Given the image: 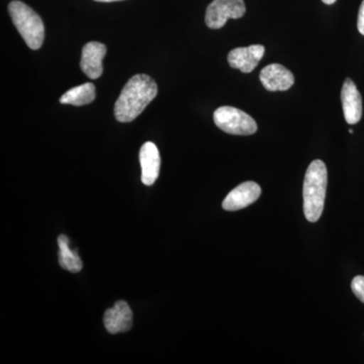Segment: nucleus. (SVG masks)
Instances as JSON below:
<instances>
[{
	"label": "nucleus",
	"instance_id": "nucleus-14",
	"mask_svg": "<svg viewBox=\"0 0 364 364\" xmlns=\"http://www.w3.org/2000/svg\"><path fill=\"white\" fill-rule=\"evenodd\" d=\"M95 86L93 85V83L86 82L66 91L60 98V102L63 105L81 107V105L90 104L95 100Z\"/></svg>",
	"mask_w": 364,
	"mask_h": 364
},
{
	"label": "nucleus",
	"instance_id": "nucleus-11",
	"mask_svg": "<svg viewBox=\"0 0 364 364\" xmlns=\"http://www.w3.org/2000/svg\"><path fill=\"white\" fill-rule=\"evenodd\" d=\"M105 329L111 334L128 332L133 326V312L130 306L124 301H119L105 314Z\"/></svg>",
	"mask_w": 364,
	"mask_h": 364
},
{
	"label": "nucleus",
	"instance_id": "nucleus-7",
	"mask_svg": "<svg viewBox=\"0 0 364 364\" xmlns=\"http://www.w3.org/2000/svg\"><path fill=\"white\" fill-rule=\"evenodd\" d=\"M261 188L256 182H243L233 191H230L223 202V208L229 212L241 210L255 203L259 198Z\"/></svg>",
	"mask_w": 364,
	"mask_h": 364
},
{
	"label": "nucleus",
	"instance_id": "nucleus-15",
	"mask_svg": "<svg viewBox=\"0 0 364 364\" xmlns=\"http://www.w3.org/2000/svg\"><path fill=\"white\" fill-rule=\"evenodd\" d=\"M351 289L354 294L364 304V277L358 275L351 282Z\"/></svg>",
	"mask_w": 364,
	"mask_h": 364
},
{
	"label": "nucleus",
	"instance_id": "nucleus-10",
	"mask_svg": "<svg viewBox=\"0 0 364 364\" xmlns=\"http://www.w3.org/2000/svg\"><path fill=\"white\" fill-rule=\"evenodd\" d=\"M261 83L268 91L289 90L294 83V74L280 64H270L260 72Z\"/></svg>",
	"mask_w": 364,
	"mask_h": 364
},
{
	"label": "nucleus",
	"instance_id": "nucleus-19",
	"mask_svg": "<svg viewBox=\"0 0 364 364\" xmlns=\"http://www.w3.org/2000/svg\"><path fill=\"white\" fill-rule=\"evenodd\" d=\"M349 133L353 134V131H352L351 129H350V130H349Z\"/></svg>",
	"mask_w": 364,
	"mask_h": 364
},
{
	"label": "nucleus",
	"instance_id": "nucleus-17",
	"mask_svg": "<svg viewBox=\"0 0 364 364\" xmlns=\"http://www.w3.org/2000/svg\"><path fill=\"white\" fill-rule=\"evenodd\" d=\"M325 4H333L334 2H336V0H322Z\"/></svg>",
	"mask_w": 364,
	"mask_h": 364
},
{
	"label": "nucleus",
	"instance_id": "nucleus-12",
	"mask_svg": "<svg viewBox=\"0 0 364 364\" xmlns=\"http://www.w3.org/2000/svg\"><path fill=\"white\" fill-rule=\"evenodd\" d=\"M140 163L142 168V182L145 186H152L159 176L160 159L159 150L154 143L144 144L140 150Z\"/></svg>",
	"mask_w": 364,
	"mask_h": 364
},
{
	"label": "nucleus",
	"instance_id": "nucleus-9",
	"mask_svg": "<svg viewBox=\"0 0 364 364\" xmlns=\"http://www.w3.org/2000/svg\"><path fill=\"white\" fill-rule=\"evenodd\" d=\"M341 102L347 123L358 124L363 117V98L350 78L345 79L342 86Z\"/></svg>",
	"mask_w": 364,
	"mask_h": 364
},
{
	"label": "nucleus",
	"instance_id": "nucleus-4",
	"mask_svg": "<svg viewBox=\"0 0 364 364\" xmlns=\"http://www.w3.org/2000/svg\"><path fill=\"white\" fill-rule=\"evenodd\" d=\"M218 128L231 135L249 136L257 131V124L245 112L233 107H221L214 112Z\"/></svg>",
	"mask_w": 364,
	"mask_h": 364
},
{
	"label": "nucleus",
	"instance_id": "nucleus-6",
	"mask_svg": "<svg viewBox=\"0 0 364 364\" xmlns=\"http://www.w3.org/2000/svg\"><path fill=\"white\" fill-rule=\"evenodd\" d=\"M265 54L262 45H252L245 48H236L228 55V62L234 69L243 73H251L259 63Z\"/></svg>",
	"mask_w": 364,
	"mask_h": 364
},
{
	"label": "nucleus",
	"instance_id": "nucleus-2",
	"mask_svg": "<svg viewBox=\"0 0 364 364\" xmlns=\"http://www.w3.org/2000/svg\"><path fill=\"white\" fill-rule=\"evenodd\" d=\"M328 173L325 163L315 160L311 163L304 181V213L306 220L317 222L324 210Z\"/></svg>",
	"mask_w": 364,
	"mask_h": 364
},
{
	"label": "nucleus",
	"instance_id": "nucleus-5",
	"mask_svg": "<svg viewBox=\"0 0 364 364\" xmlns=\"http://www.w3.org/2000/svg\"><path fill=\"white\" fill-rule=\"evenodd\" d=\"M246 13L243 0H214L208 6L205 23L210 28L218 30L226 25L230 18L237 20Z\"/></svg>",
	"mask_w": 364,
	"mask_h": 364
},
{
	"label": "nucleus",
	"instance_id": "nucleus-16",
	"mask_svg": "<svg viewBox=\"0 0 364 364\" xmlns=\"http://www.w3.org/2000/svg\"><path fill=\"white\" fill-rule=\"evenodd\" d=\"M358 28L359 33L364 36V0L361 4L360 9H359Z\"/></svg>",
	"mask_w": 364,
	"mask_h": 364
},
{
	"label": "nucleus",
	"instance_id": "nucleus-8",
	"mask_svg": "<svg viewBox=\"0 0 364 364\" xmlns=\"http://www.w3.org/2000/svg\"><path fill=\"white\" fill-rule=\"evenodd\" d=\"M107 54V47L102 43L90 42L83 47L81 55L80 67L83 73L90 79H97L102 76V60Z\"/></svg>",
	"mask_w": 364,
	"mask_h": 364
},
{
	"label": "nucleus",
	"instance_id": "nucleus-3",
	"mask_svg": "<svg viewBox=\"0 0 364 364\" xmlns=\"http://www.w3.org/2000/svg\"><path fill=\"white\" fill-rule=\"evenodd\" d=\"M9 13L26 44L32 50H39L45 39V26L39 14L20 0L9 4Z\"/></svg>",
	"mask_w": 364,
	"mask_h": 364
},
{
	"label": "nucleus",
	"instance_id": "nucleus-1",
	"mask_svg": "<svg viewBox=\"0 0 364 364\" xmlns=\"http://www.w3.org/2000/svg\"><path fill=\"white\" fill-rule=\"evenodd\" d=\"M158 86L146 74H136L124 86L114 105V117L121 123H130L142 114L156 97Z\"/></svg>",
	"mask_w": 364,
	"mask_h": 364
},
{
	"label": "nucleus",
	"instance_id": "nucleus-13",
	"mask_svg": "<svg viewBox=\"0 0 364 364\" xmlns=\"http://www.w3.org/2000/svg\"><path fill=\"white\" fill-rule=\"evenodd\" d=\"M69 239L65 235L58 237L59 264L63 269L76 273L82 269V261L79 257L77 250H71L69 247Z\"/></svg>",
	"mask_w": 364,
	"mask_h": 364
},
{
	"label": "nucleus",
	"instance_id": "nucleus-18",
	"mask_svg": "<svg viewBox=\"0 0 364 364\" xmlns=\"http://www.w3.org/2000/svg\"><path fill=\"white\" fill-rule=\"evenodd\" d=\"M95 1H98V2H114V1H121V0H95Z\"/></svg>",
	"mask_w": 364,
	"mask_h": 364
}]
</instances>
